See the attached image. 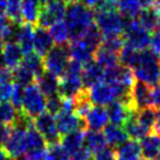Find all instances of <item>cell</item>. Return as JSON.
<instances>
[{"label":"cell","instance_id":"obj_1","mask_svg":"<svg viewBox=\"0 0 160 160\" xmlns=\"http://www.w3.org/2000/svg\"><path fill=\"white\" fill-rule=\"evenodd\" d=\"M132 71L137 81L156 87L160 83V56L151 49H144L139 53Z\"/></svg>","mask_w":160,"mask_h":160},{"label":"cell","instance_id":"obj_2","mask_svg":"<svg viewBox=\"0 0 160 160\" xmlns=\"http://www.w3.org/2000/svg\"><path fill=\"white\" fill-rule=\"evenodd\" d=\"M64 20L70 29V41H72L84 35L95 21V13L83 2H75L67 7Z\"/></svg>","mask_w":160,"mask_h":160},{"label":"cell","instance_id":"obj_3","mask_svg":"<svg viewBox=\"0 0 160 160\" xmlns=\"http://www.w3.org/2000/svg\"><path fill=\"white\" fill-rule=\"evenodd\" d=\"M82 69L83 66L74 60L68 63L67 69L60 80L58 95L62 98L74 99L85 89L82 82Z\"/></svg>","mask_w":160,"mask_h":160},{"label":"cell","instance_id":"obj_4","mask_svg":"<svg viewBox=\"0 0 160 160\" xmlns=\"http://www.w3.org/2000/svg\"><path fill=\"white\" fill-rule=\"evenodd\" d=\"M95 25L103 38L123 35L126 20L117 11H95Z\"/></svg>","mask_w":160,"mask_h":160},{"label":"cell","instance_id":"obj_5","mask_svg":"<svg viewBox=\"0 0 160 160\" xmlns=\"http://www.w3.org/2000/svg\"><path fill=\"white\" fill-rule=\"evenodd\" d=\"M46 111H47V97L41 92L39 87L35 83L25 87L21 112L34 120Z\"/></svg>","mask_w":160,"mask_h":160},{"label":"cell","instance_id":"obj_6","mask_svg":"<svg viewBox=\"0 0 160 160\" xmlns=\"http://www.w3.org/2000/svg\"><path fill=\"white\" fill-rule=\"evenodd\" d=\"M70 62V53L68 45H56L49 50L43 58L45 71L54 75L55 77H62L64 71Z\"/></svg>","mask_w":160,"mask_h":160},{"label":"cell","instance_id":"obj_7","mask_svg":"<svg viewBox=\"0 0 160 160\" xmlns=\"http://www.w3.org/2000/svg\"><path fill=\"white\" fill-rule=\"evenodd\" d=\"M151 36L150 32L146 31L137 19L126 20L123 32V38L126 45L142 52L151 45Z\"/></svg>","mask_w":160,"mask_h":160},{"label":"cell","instance_id":"obj_8","mask_svg":"<svg viewBox=\"0 0 160 160\" xmlns=\"http://www.w3.org/2000/svg\"><path fill=\"white\" fill-rule=\"evenodd\" d=\"M67 4L63 0H55L47 5H41L38 26L50 28L54 23L64 20L67 14Z\"/></svg>","mask_w":160,"mask_h":160},{"label":"cell","instance_id":"obj_9","mask_svg":"<svg viewBox=\"0 0 160 160\" xmlns=\"http://www.w3.org/2000/svg\"><path fill=\"white\" fill-rule=\"evenodd\" d=\"M34 128L45 138L48 145L61 142V134L58 133L55 116L50 115L49 112L46 111L45 113H42L34 119Z\"/></svg>","mask_w":160,"mask_h":160},{"label":"cell","instance_id":"obj_10","mask_svg":"<svg viewBox=\"0 0 160 160\" xmlns=\"http://www.w3.org/2000/svg\"><path fill=\"white\" fill-rule=\"evenodd\" d=\"M29 128L26 126H12L7 140L4 145V150L11 158L17 159L26 152V134Z\"/></svg>","mask_w":160,"mask_h":160},{"label":"cell","instance_id":"obj_11","mask_svg":"<svg viewBox=\"0 0 160 160\" xmlns=\"http://www.w3.org/2000/svg\"><path fill=\"white\" fill-rule=\"evenodd\" d=\"M88 95H89L90 102L93 105L104 107V105H109L110 103L117 101V95H116L115 89L112 88V85L104 81L88 89Z\"/></svg>","mask_w":160,"mask_h":160},{"label":"cell","instance_id":"obj_12","mask_svg":"<svg viewBox=\"0 0 160 160\" xmlns=\"http://www.w3.org/2000/svg\"><path fill=\"white\" fill-rule=\"evenodd\" d=\"M56 125H58V133L61 137L74 132L76 130H87V125L83 118H81L75 112L61 111L55 116Z\"/></svg>","mask_w":160,"mask_h":160},{"label":"cell","instance_id":"obj_13","mask_svg":"<svg viewBox=\"0 0 160 160\" xmlns=\"http://www.w3.org/2000/svg\"><path fill=\"white\" fill-rule=\"evenodd\" d=\"M69 53H70L71 60L84 66L93 60L96 49L91 47L83 38H80V39L70 41Z\"/></svg>","mask_w":160,"mask_h":160},{"label":"cell","instance_id":"obj_14","mask_svg":"<svg viewBox=\"0 0 160 160\" xmlns=\"http://www.w3.org/2000/svg\"><path fill=\"white\" fill-rule=\"evenodd\" d=\"M131 102L136 111L152 107V88L142 82L136 81L131 90Z\"/></svg>","mask_w":160,"mask_h":160},{"label":"cell","instance_id":"obj_15","mask_svg":"<svg viewBox=\"0 0 160 160\" xmlns=\"http://www.w3.org/2000/svg\"><path fill=\"white\" fill-rule=\"evenodd\" d=\"M107 110L109 120L112 124L119 125V126L124 125L125 122L129 119L131 116L137 113V111H134L133 108L130 104L122 102V101H115V102L110 103L108 105Z\"/></svg>","mask_w":160,"mask_h":160},{"label":"cell","instance_id":"obj_16","mask_svg":"<svg viewBox=\"0 0 160 160\" xmlns=\"http://www.w3.org/2000/svg\"><path fill=\"white\" fill-rule=\"evenodd\" d=\"M84 122L87 125V130L91 131H102L108 125L109 116L107 108L101 105H91L89 111L84 117Z\"/></svg>","mask_w":160,"mask_h":160},{"label":"cell","instance_id":"obj_17","mask_svg":"<svg viewBox=\"0 0 160 160\" xmlns=\"http://www.w3.org/2000/svg\"><path fill=\"white\" fill-rule=\"evenodd\" d=\"M22 58L23 53L17 42H6L5 43L1 61L7 69H9L11 71L17 69L22 62Z\"/></svg>","mask_w":160,"mask_h":160},{"label":"cell","instance_id":"obj_18","mask_svg":"<svg viewBox=\"0 0 160 160\" xmlns=\"http://www.w3.org/2000/svg\"><path fill=\"white\" fill-rule=\"evenodd\" d=\"M54 40L50 32L43 27H36L34 29V53L45 58L47 53L54 47Z\"/></svg>","mask_w":160,"mask_h":160},{"label":"cell","instance_id":"obj_19","mask_svg":"<svg viewBox=\"0 0 160 160\" xmlns=\"http://www.w3.org/2000/svg\"><path fill=\"white\" fill-rule=\"evenodd\" d=\"M103 80H104V69L95 60L83 66L82 82L85 89H90L91 87L102 82Z\"/></svg>","mask_w":160,"mask_h":160},{"label":"cell","instance_id":"obj_20","mask_svg":"<svg viewBox=\"0 0 160 160\" xmlns=\"http://www.w3.org/2000/svg\"><path fill=\"white\" fill-rule=\"evenodd\" d=\"M15 42L21 48L23 55H29L34 52V28L29 23H21L18 28Z\"/></svg>","mask_w":160,"mask_h":160},{"label":"cell","instance_id":"obj_21","mask_svg":"<svg viewBox=\"0 0 160 160\" xmlns=\"http://www.w3.org/2000/svg\"><path fill=\"white\" fill-rule=\"evenodd\" d=\"M103 134L105 137L108 145L115 150L129 140V136L126 133V131L124 130V128H122L119 125H107L103 130Z\"/></svg>","mask_w":160,"mask_h":160},{"label":"cell","instance_id":"obj_22","mask_svg":"<svg viewBox=\"0 0 160 160\" xmlns=\"http://www.w3.org/2000/svg\"><path fill=\"white\" fill-rule=\"evenodd\" d=\"M35 84L39 87L41 92L43 93L47 98L58 93L60 80L54 75H52V74L47 72V71H43L39 77H36Z\"/></svg>","mask_w":160,"mask_h":160},{"label":"cell","instance_id":"obj_23","mask_svg":"<svg viewBox=\"0 0 160 160\" xmlns=\"http://www.w3.org/2000/svg\"><path fill=\"white\" fill-rule=\"evenodd\" d=\"M87 130H76L69 134L61 137V145L66 150L69 157L84 147V138Z\"/></svg>","mask_w":160,"mask_h":160},{"label":"cell","instance_id":"obj_24","mask_svg":"<svg viewBox=\"0 0 160 160\" xmlns=\"http://www.w3.org/2000/svg\"><path fill=\"white\" fill-rule=\"evenodd\" d=\"M117 160H139L142 156V145L139 140L130 139L116 148Z\"/></svg>","mask_w":160,"mask_h":160},{"label":"cell","instance_id":"obj_25","mask_svg":"<svg viewBox=\"0 0 160 160\" xmlns=\"http://www.w3.org/2000/svg\"><path fill=\"white\" fill-rule=\"evenodd\" d=\"M142 154L145 159L158 160L160 157V136L156 133H150L144 138L140 142Z\"/></svg>","mask_w":160,"mask_h":160},{"label":"cell","instance_id":"obj_26","mask_svg":"<svg viewBox=\"0 0 160 160\" xmlns=\"http://www.w3.org/2000/svg\"><path fill=\"white\" fill-rule=\"evenodd\" d=\"M40 0H22L21 4V19L29 25L38 23L40 15Z\"/></svg>","mask_w":160,"mask_h":160},{"label":"cell","instance_id":"obj_27","mask_svg":"<svg viewBox=\"0 0 160 160\" xmlns=\"http://www.w3.org/2000/svg\"><path fill=\"white\" fill-rule=\"evenodd\" d=\"M84 146L89 150L91 154H96L104 147H107V140H105L103 132L87 130L84 138Z\"/></svg>","mask_w":160,"mask_h":160},{"label":"cell","instance_id":"obj_28","mask_svg":"<svg viewBox=\"0 0 160 160\" xmlns=\"http://www.w3.org/2000/svg\"><path fill=\"white\" fill-rule=\"evenodd\" d=\"M95 61L103 69H109V68L116 67V66L120 64L119 54L113 53V52L109 50V49H105L102 46H99V48L95 53Z\"/></svg>","mask_w":160,"mask_h":160},{"label":"cell","instance_id":"obj_29","mask_svg":"<svg viewBox=\"0 0 160 160\" xmlns=\"http://www.w3.org/2000/svg\"><path fill=\"white\" fill-rule=\"evenodd\" d=\"M137 20L146 31L156 32L160 25V17L153 7L144 8L138 15Z\"/></svg>","mask_w":160,"mask_h":160},{"label":"cell","instance_id":"obj_30","mask_svg":"<svg viewBox=\"0 0 160 160\" xmlns=\"http://www.w3.org/2000/svg\"><path fill=\"white\" fill-rule=\"evenodd\" d=\"M124 130L126 131V133L131 139H136V140H142L144 138L148 136L150 132L147 131L144 126H142L137 119V113H134L130 117L129 119L125 122V124L123 125Z\"/></svg>","mask_w":160,"mask_h":160},{"label":"cell","instance_id":"obj_31","mask_svg":"<svg viewBox=\"0 0 160 160\" xmlns=\"http://www.w3.org/2000/svg\"><path fill=\"white\" fill-rule=\"evenodd\" d=\"M117 11L128 20L137 19L142 11L138 0H117Z\"/></svg>","mask_w":160,"mask_h":160},{"label":"cell","instance_id":"obj_32","mask_svg":"<svg viewBox=\"0 0 160 160\" xmlns=\"http://www.w3.org/2000/svg\"><path fill=\"white\" fill-rule=\"evenodd\" d=\"M137 119L150 133H152L158 119V109L154 107H148L139 110L137 112Z\"/></svg>","mask_w":160,"mask_h":160},{"label":"cell","instance_id":"obj_33","mask_svg":"<svg viewBox=\"0 0 160 160\" xmlns=\"http://www.w3.org/2000/svg\"><path fill=\"white\" fill-rule=\"evenodd\" d=\"M49 32L56 45H67L68 41H70V29L66 20H61L58 22L54 23L49 28Z\"/></svg>","mask_w":160,"mask_h":160},{"label":"cell","instance_id":"obj_34","mask_svg":"<svg viewBox=\"0 0 160 160\" xmlns=\"http://www.w3.org/2000/svg\"><path fill=\"white\" fill-rule=\"evenodd\" d=\"M21 66H23V67L27 68L28 70L31 71L32 74L35 76V80L36 77H39L45 71V68H43V58L35 53H32L29 55L23 56Z\"/></svg>","mask_w":160,"mask_h":160},{"label":"cell","instance_id":"obj_35","mask_svg":"<svg viewBox=\"0 0 160 160\" xmlns=\"http://www.w3.org/2000/svg\"><path fill=\"white\" fill-rule=\"evenodd\" d=\"M139 53H140L139 50L125 43L124 47L119 52V63L124 67L132 69L134 67L136 62H137Z\"/></svg>","mask_w":160,"mask_h":160},{"label":"cell","instance_id":"obj_36","mask_svg":"<svg viewBox=\"0 0 160 160\" xmlns=\"http://www.w3.org/2000/svg\"><path fill=\"white\" fill-rule=\"evenodd\" d=\"M12 78H13L14 83L20 84L21 87L25 88V87H27V85L34 83L35 76L33 75L27 68H25L23 66L20 64L17 69H14V70L12 71Z\"/></svg>","mask_w":160,"mask_h":160},{"label":"cell","instance_id":"obj_37","mask_svg":"<svg viewBox=\"0 0 160 160\" xmlns=\"http://www.w3.org/2000/svg\"><path fill=\"white\" fill-rule=\"evenodd\" d=\"M21 4H22V0H6L5 14L15 23H22Z\"/></svg>","mask_w":160,"mask_h":160},{"label":"cell","instance_id":"obj_38","mask_svg":"<svg viewBox=\"0 0 160 160\" xmlns=\"http://www.w3.org/2000/svg\"><path fill=\"white\" fill-rule=\"evenodd\" d=\"M18 116L17 109L9 102H0V123L12 125Z\"/></svg>","mask_w":160,"mask_h":160},{"label":"cell","instance_id":"obj_39","mask_svg":"<svg viewBox=\"0 0 160 160\" xmlns=\"http://www.w3.org/2000/svg\"><path fill=\"white\" fill-rule=\"evenodd\" d=\"M46 160H69V154L62 147L61 142L48 145Z\"/></svg>","mask_w":160,"mask_h":160},{"label":"cell","instance_id":"obj_40","mask_svg":"<svg viewBox=\"0 0 160 160\" xmlns=\"http://www.w3.org/2000/svg\"><path fill=\"white\" fill-rule=\"evenodd\" d=\"M63 108V98L60 95H54L52 97L47 98V112L50 115H58Z\"/></svg>","mask_w":160,"mask_h":160},{"label":"cell","instance_id":"obj_41","mask_svg":"<svg viewBox=\"0 0 160 160\" xmlns=\"http://www.w3.org/2000/svg\"><path fill=\"white\" fill-rule=\"evenodd\" d=\"M23 89L25 88L20 84H17V83L13 84V92H12V97H11V103L18 111H21V109H22Z\"/></svg>","mask_w":160,"mask_h":160},{"label":"cell","instance_id":"obj_42","mask_svg":"<svg viewBox=\"0 0 160 160\" xmlns=\"http://www.w3.org/2000/svg\"><path fill=\"white\" fill-rule=\"evenodd\" d=\"M93 160H117L116 150L112 147H104L93 156Z\"/></svg>","mask_w":160,"mask_h":160},{"label":"cell","instance_id":"obj_43","mask_svg":"<svg viewBox=\"0 0 160 160\" xmlns=\"http://www.w3.org/2000/svg\"><path fill=\"white\" fill-rule=\"evenodd\" d=\"M13 84L12 82L0 83V102H8L12 97Z\"/></svg>","mask_w":160,"mask_h":160},{"label":"cell","instance_id":"obj_44","mask_svg":"<svg viewBox=\"0 0 160 160\" xmlns=\"http://www.w3.org/2000/svg\"><path fill=\"white\" fill-rule=\"evenodd\" d=\"M11 131H12V125H6L0 123V147L5 145Z\"/></svg>","mask_w":160,"mask_h":160},{"label":"cell","instance_id":"obj_45","mask_svg":"<svg viewBox=\"0 0 160 160\" xmlns=\"http://www.w3.org/2000/svg\"><path fill=\"white\" fill-rule=\"evenodd\" d=\"M151 50L160 56V32L156 31L151 36Z\"/></svg>","mask_w":160,"mask_h":160},{"label":"cell","instance_id":"obj_46","mask_svg":"<svg viewBox=\"0 0 160 160\" xmlns=\"http://www.w3.org/2000/svg\"><path fill=\"white\" fill-rule=\"evenodd\" d=\"M152 107L160 110V83L152 89Z\"/></svg>","mask_w":160,"mask_h":160},{"label":"cell","instance_id":"obj_47","mask_svg":"<svg viewBox=\"0 0 160 160\" xmlns=\"http://www.w3.org/2000/svg\"><path fill=\"white\" fill-rule=\"evenodd\" d=\"M104 0H83V4L91 9H96Z\"/></svg>","mask_w":160,"mask_h":160},{"label":"cell","instance_id":"obj_48","mask_svg":"<svg viewBox=\"0 0 160 160\" xmlns=\"http://www.w3.org/2000/svg\"><path fill=\"white\" fill-rule=\"evenodd\" d=\"M138 1H139V4L142 5V9H144V8H150V7H152L157 0H138Z\"/></svg>","mask_w":160,"mask_h":160},{"label":"cell","instance_id":"obj_49","mask_svg":"<svg viewBox=\"0 0 160 160\" xmlns=\"http://www.w3.org/2000/svg\"><path fill=\"white\" fill-rule=\"evenodd\" d=\"M0 160H12V158L6 153L4 148L0 147Z\"/></svg>","mask_w":160,"mask_h":160},{"label":"cell","instance_id":"obj_50","mask_svg":"<svg viewBox=\"0 0 160 160\" xmlns=\"http://www.w3.org/2000/svg\"><path fill=\"white\" fill-rule=\"evenodd\" d=\"M5 8H6V0H0V12L5 13Z\"/></svg>","mask_w":160,"mask_h":160},{"label":"cell","instance_id":"obj_51","mask_svg":"<svg viewBox=\"0 0 160 160\" xmlns=\"http://www.w3.org/2000/svg\"><path fill=\"white\" fill-rule=\"evenodd\" d=\"M4 41L0 39V64L2 63V61H1V56H2V50H4Z\"/></svg>","mask_w":160,"mask_h":160},{"label":"cell","instance_id":"obj_52","mask_svg":"<svg viewBox=\"0 0 160 160\" xmlns=\"http://www.w3.org/2000/svg\"><path fill=\"white\" fill-rule=\"evenodd\" d=\"M53 1H55V0H40V4L47 5V4H49V2H53Z\"/></svg>","mask_w":160,"mask_h":160},{"label":"cell","instance_id":"obj_53","mask_svg":"<svg viewBox=\"0 0 160 160\" xmlns=\"http://www.w3.org/2000/svg\"><path fill=\"white\" fill-rule=\"evenodd\" d=\"M66 4H75V2H78V0H63Z\"/></svg>","mask_w":160,"mask_h":160},{"label":"cell","instance_id":"obj_54","mask_svg":"<svg viewBox=\"0 0 160 160\" xmlns=\"http://www.w3.org/2000/svg\"><path fill=\"white\" fill-rule=\"evenodd\" d=\"M14 160H28V159H27V158H21V157H20V158H17V159H14Z\"/></svg>","mask_w":160,"mask_h":160},{"label":"cell","instance_id":"obj_55","mask_svg":"<svg viewBox=\"0 0 160 160\" xmlns=\"http://www.w3.org/2000/svg\"><path fill=\"white\" fill-rule=\"evenodd\" d=\"M157 31H159V32H160V25H159V27H158V29H157Z\"/></svg>","mask_w":160,"mask_h":160},{"label":"cell","instance_id":"obj_56","mask_svg":"<svg viewBox=\"0 0 160 160\" xmlns=\"http://www.w3.org/2000/svg\"><path fill=\"white\" fill-rule=\"evenodd\" d=\"M139 160H148V159H145V158H142V159H139Z\"/></svg>","mask_w":160,"mask_h":160},{"label":"cell","instance_id":"obj_57","mask_svg":"<svg viewBox=\"0 0 160 160\" xmlns=\"http://www.w3.org/2000/svg\"><path fill=\"white\" fill-rule=\"evenodd\" d=\"M158 160H160V157H159V159H158Z\"/></svg>","mask_w":160,"mask_h":160}]
</instances>
